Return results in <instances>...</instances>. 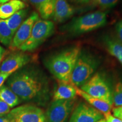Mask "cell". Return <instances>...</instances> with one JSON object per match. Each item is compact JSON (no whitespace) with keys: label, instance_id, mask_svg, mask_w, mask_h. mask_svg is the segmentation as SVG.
Instances as JSON below:
<instances>
[{"label":"cell","instance_id":"cb8c5ba5","mask_svg":"<svg viewBox=\"0 0 122 122\" xmlns=\"http://www.w3.org/2000/svg\"><path fill=\"white\" fill-rule=\"evenodd\" d=\"M115 30L119 41L122 44V19L116 24Z\"/></svg>","mask_w":122,"mask_h":122},{"label":"cell","instance_id":"ba28073f","mask_svg":"<svg viewBox=\"0 0 122 122\" xmlns=\"http://www.w3.org/2000/svg\"><path fill=\"white\" fill-rule=\"evenodd\" d=\"M14 122H46L42 110L34 104H25L11 110L7 114Z\"/></svg>","mask_w":122,"mask_h":122},{"label":"cell","instance_id":"ffe728a7","mask_svg":"<svg viewBox=\"0 0 122 122\" xmlns=\"http://www.w3.org/2000/svg\"><path fill=\"white\" fill-rule=\"evenodd\" d=\"M14 34L7 26L5 19H0V42L3 45L10 46Z\"/></svg>","mask_w":122,"mask_h":122},{"label":"cell","instance_id":"d4e9b609","mask_svg":"<svg viewBox=\"0 0 122 122\" xmlns=\"http://www.w3.org/2000/svg\"><path fill=\"white\" fill-rule=\"evenodd\" d=\"M112 114L115 117H117L122 120V106L115 107L112 109Z\"/></svg>","mask_w":122,"mask_h":122},{"label":"cell","instance_id":"4316f807","mask_svg":"<svg viewBox=\"0 0 122 122\" xmlns=\"http://www.w3.org/2000/svg\"><path fill=\"white\" fill-rule=\"evenodd\" d=\"M10 75L11 74L0 72V88L2 86L4 82L7 80Z\"/></svg>","mask_w":122,"mask_h":122},{"label":"cell","instance_id":"8992f818","mask_svg":"<svg viewBox=\"0 0 122 122\" xmlns=\"http://www.w3.org/2000/svg\"><path fill=\"white\" fill-rule=\"evenodd\" d=\"M80 88L89 95L113 105L112 92L109 84L100 74H94Z\"/></svg>","mask_w":122,"mask_h":122},{"label":"cell","instance_id":"6da1fadb","mask_svg":"<svg viewBox=\"0 0 122 122\" xmlns=\"http://www.w3.org/2000/svg\"><path fill=\"white\" fill-rule=\"evenodd\" d=\"M6 85L22 101L44 106L49 100L51 89L46 74L37 66L26 65L13 73L6 80Z\"/></svg>","mask_w":122,"mask_h":122},{"label":"cell","instance_id":"d6986e66","mask_svg":"<svg viewBox=\"0 0 122 122\" xmlns=\"http://www.w3.org/2000/svg\"><path fill=\"white\" fill-rule=\"evenodd\" d=\"M0 100L11 108L16 106L22 102L19 97L6 85H3L0 88Z\"/></svg>","mask_w":122,"mask_h":122},{"label":"cell","instance_id":"52a82bcc","mask_svg":"<svg viewBox=\"0 0 122 122\" xmlns=\"http://www.w3.org/2000/svg\"><path fill=\"white\" fill-rule=\"evenodd\" d=\"M75 100H53L45 114L46 122H68Z\"/></svg>","mask_w":122,"mask_h":122},{"label":"cell","instance_id":"2e32d148","mask_svg":"<svg viewBox=\"0 0 122 122\" xmlns=\"http://www.w3.org/2000/svg\"><path fill=\"white\" fill-rule=\"evenodd\" d=\"M26 7L27 4L21 0H11L0 5V19H6Z\"/></svg>","mask_w":122,"mask_h":122},{"label":"cell","instance_id":"1f68e13d","mask_svg":"<svg viewBox=\"0 0 122 122\" xmlns=\"http://www.w3.org/2000/svg\"><path fill=\"white\" fill-rule=\"evenodd\" d=\"M96 122H107L106 119H105V118H103L102 119H101L98 120V121Z\"/></svg>","mask_w":122,"mask_h":122},{"label":"cell","instance_id":"44dd1931","mask_svg":"<svg viewBox=\"0 0 122 122\" xmlns=\"http://www.w3.org/2000/svg\"><path fill=\"white\" fill-rule=\"evenodd\" d=\"M112 103L115 107L122 106V83L118 82L115 85L112 92Z\"/></svg>","mask_w":122,"mask_h":122},{"label":"cell","instance_id":"277c9868","mask_svg":"<svg viewBox=\"0 0 122 122\" xmlns=\"http://www.w3.org/2000/svg\"><path fill=\"white\" fill-rule=\"evenodd\" d=\"M106 23V13L96 11L74 18L63 30L72 36H79L102 27Z\"/></svg>","mask_w":122,"mask_h":122},{"label":"cell","instance_id":"4dcf8cb0","mask_svg":"<svg viewBox=\"0 0 122 122\" xmlns=\"http://www.w3.org/2000/svg\"><path fill=\"white\" fill-rule=\"evenodd\" d=\"M10 1H11V0H0V5H2L4 4H5V3H6V2H8ZM21 1H25L26 0H21Z\"/></svg>","mask_w":122,"mask_h":122},{"label":"cell","instance_id":"484cf974","mask_svg":"<svg viewBox=\"0 0 122 122\" xmlns=\"http://www.w3.org/2000/svg\"><path fill=\"white\" fill-rule=\"evenodd\" d=\"M104 117H105V118L106 119L107 122H122V120L117 117H115L114 115H111V113L105 115Z\"/></svg>","mask_w":122,"mask_h":122},{"label":"cell","instance_id":"7a4b0ae2","mask_svg":"<svg viewBox=\"0 0 122 122\" xmlns=\"http://www.w3.org/2000/svg\"><path fill=\"white\" fill-rule=\"evenodd\" d=\"M81 50L79 45H75L51 55L45 61L46 67L59 81L70 83Z\"/></svg>","mask_w":122,"mask_h":122},{"label":"cell","instance_id":"e0dca14e","mask_svg":"<svg viewBox=\"0 0 122 122\" xmlns=\"http://www.w3.org/2000/svg\"><path fill=\"white\" fill-rule=\"evenodd\" d=\"M107 50L110 54L118 59L122 65V44L118 39L110 36H105L103 38Z\"/></svg>","mask_w":122,"mask_h":122},{"label":"cell","instance_id":"5bb4252c","mask_svg":"<svg viewBox=\"0 0 122 122\" xmlns=\"http://www.w3.org/2000/svg\"><path fill=\"white\" fill-rule=\"evenodd\" d=\"M76 90L77 95L81 97L88 104L101 112L104 116L111 113V110L112 109V105H110L104 101L89 95L79 88L76 87Z\"/></svg>","mask_w":122,"mask_h":122},{"label":"cell","instance_id":"f1b7e54d","mask_svg":"<svg viewBox=\"0 0 122 122\" xmlns=\"http://www.w3.org/2000/svg\"><path fill=\"white\" fill-rule=\"evenodd\" d=\"M70 1L77 4H84L93 1L94 0H70Z\"/></svg>","mask_w":122,"mask_h":122},{"label":"cell","instance_id":"f546056e","mask_svg":"<svg viewBox=\"0 0 122 122\" xmlns=\"http://www.w3.org/2000/svg\"><path fill=\"white\" fill-rule=\"evenodd\" d=\"M5 51V50H4V49L0 46V62L2 60L3 57H4Z\"/></svg>","mask_w":122,"mask_h":122},{"label":"cell","instance_id":"4fadbf2b","mask_svg":"<svg viewBox=\"0 0 122 122\" xmlns=\"http://www.w3.org/2000/svg\"><path fill=\"white\" fill-rule=\"evenodd\" d=\"M77 95L76 86L70 83L59 81L53 93V100H75Z\"/></svg>","mask_w":122,"mask_h":122},{"label":"cell","instance_id":"9c48e42d","mask_svg":"<svg viewBox=\"0 0 122 122\" xmlns=\"http://www.w3.org/2000/svg\"><path fill=\"white\" fill-rule=\"evenodd\" d=\"M104 115L87 102H80L74 108L68 122H96Z\"/></svg>","mask_w":122,"mask_h":122},{"label":"cell","instance_id":"83f0119b","mask_svg":"<svg viewBox=\"0 0 122 122\" xmlns=\"http://www.w3.org/2000/svg\"><path fill=\"white\" fill-rule=\"evenodd\" d=\"M0 122H14L8 115L0 117Z\"/></svg>","mask_w":122,"mask_h":122},{"label":"cell","instance_id":"5b68a950","mask_svg":"<svg viewBox=\"0 0 122 122\" xmlns=\"http://www.w3.org/2000/svg\"><path fill=\"white\" fill-rule=\"evenodd\" d=\"M54 30V22L39 19L33 25L30 37L19 49L23 52L36 50L53 34Z\"/></svg>","mask_w":122,"mask_h":122},{"label":"cell","instance_id":"ac0fdd59","mask_svg":"<svg viewBox=\"0 0 122 122\" xmlns=\"http://www.w3.org/2000/svg\"><path fill=\"white\" fill-rule=\"evenodd\" d=\"M28 12V9H22L14 14L10 18L5 19L7 26L14 35L24 20L26 19Z\"/></svg>","mask_w":122,"mask_h":122},{"label":"cell","instance_id":"7402d4cb","mask_svg":"<svg viewBox=\"0 0 122 122\" xmlns=\"http://www.w3.org/2000/svg\"><path fill=\"white\" fill-rule=\"evenodd\" d=\"M118 1V0H94L93 2L101 8L106 9L114 6Z\"/></svg>","mask_w":122,"mask_h":122},{"label":"cell","instance_id":"3957f363","mask_svg":"<svg viewBox=\"0 0 122 122\" xmlns=\"http://www.w3.org/2000/svg\"><path fill=\"white\" fill-rule=\"evenodd\" d=\"M100 61L92 53L81 50L71 76L70 83L77 88L87 82L98 67Z\"/></svg>","mask_w":122,"mask_h":122},{"label":"cell","instance_id":"7c38bea8","mask_svg":"<svg viewBox=\"0 0 122 122\" xmlns=\"http://www.w3.org/2000/svg\"><path fill=\"white\" fill-rule=\"evenodd\" d=\"M74 9L67 0H56L53 19L55 22L62 23L74 15Z\"/></svg>","mask_w":122,"mask_h":122},{"label":"cell","instance_id":"30bf717a","mask_svg":"<svg viewBox=\"0 0 122 122\" xmlns=\"http://www.w3.org/2000/svg\"><path fill=\"white\" fill-rule=\"evenodd\" d=\"M39 19V14L37 12H33L28 18L24 20L15 33L10 45V48L13 49H19L20 47L30 37L33 25Z\"/></svg>","mask_w":122,"mask_h":122},{"label":"cell","instance_id":"8fae6325","mask_svg":"<svg viewBox=\"0 0 122 122\" xmlns=\"http://www.w3.org/2000/svg\"><path fill=\"white\" fill-rule=\"evenodd\" d=\"M31 56L22 52H14L5 59L0 66V72L12 74L30 63Z\"/></svg>","mask_w":122,"mask_h":122},{"label":"cell","instance_id":"603a6c76","mask_svg":"<svg viewBox=\"0 0 122 122\" xmlns=\"http://www.w3.org/2000/svg\"><path fill=\"white\" fill-rule=\"evenodd\" d=\"M11 107L5 102L0 100V117L6 115L10 112Z\"/></svg>","mask_w":122,"mask_h":122},{"label":"cell","instance_id":"9a60e30c","mask_svg":"<svg viewBox=\"0 0 122 122\" xmlns=\"http://www.w3.org/2000/svg\"><path fill=\"white\" fill-rule=\"evenodd\" d=\"M37 9L42 19L48 20L53 18L56 0H29Z\"/></svg>","mask_w":122,"mask_h":122}]
</instances>
